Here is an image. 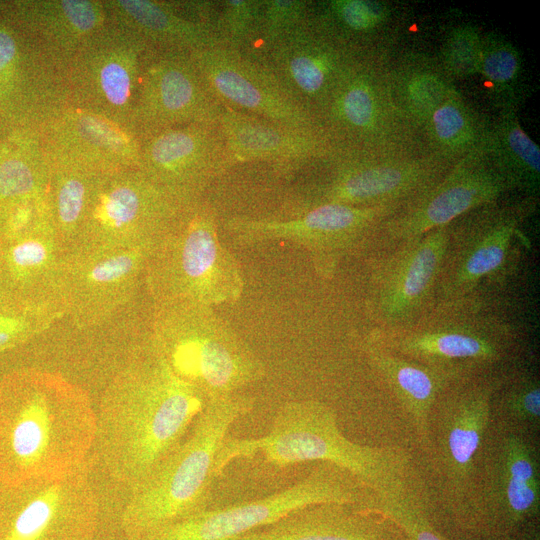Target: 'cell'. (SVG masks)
Masks as SVG:
<instances>
[{"label":"cell","instance_id":"33","mask_svg":"<svg viewBox=\"0 0 540 540\" xmlns=\"http://www.w3.org/2000/svg\"><path fill=\"white\" fill-rule=\"evenodd\" d=\"M50 174L41 131L6 129L0 140V212L24 202L46 201Z\"/></svg>","mask_w":540,"mask_h":540},{"label":"cell","instance_id":"39","mask_svg":"<svg viewBox=\"0 0 540 540\" xmlns=\"http://www.w3.org/2000/svg\"><path fill=\"white\" fill-rule=\"evenodd\" d=\"M368 510L393 522L408 540H458L437 523L416 496L408 494L404 484L377 494Z\"/></svg>","mask_w":540,"mask_h":540},{"label":"cell","instance_id":"45","mask_svg":"<svg viewBox=\"0 0 540 540\" xmlns=\"http://www.w3.org/2000/svg\"><path fill=\"white\" fill-rule=\"evenodd\" d=\"M515 540H540L538 530L535 526L525 529Z\"/></svg>","mask_w":540,"mask_h":540},{"label":"cell","instance_id":"16","mask_svg":"<svg viewBox=\"0 0 540 540\" xmlns=\"http://www.w3.org/2000/svg\"><path fill=\"white\" fill-rule=\"evenodd\" d=\"M68 107L67 62L0 14V121L42 131Z\"/></svg>","mask_w":540,"mask_h":540},{"label":"cell","instance_id":"8","mask_svg":"<svg viewBox=\"0 0 540 540\" xmlns=\"http://www.w3.org/2000/svg\"><path fill=\"white\" fill-rule=\"evenodd\" d=\"M144 285L152 305L234 304L244 292L242 268L219 239L214 209L199 201L151 252Z\"/></svg>","mask_w":540,"mask_h":540},{"label":"cell","instance_id":"7","mask_svg":"<svg viewBox=\"0 0 540 540\" xmlns=\"http://www.w3.org/2000/svg\"><path fill=\"white\" fill-rule=\"evenodd\" d=\"M367 339L461 381L504 359L516 335L487 303L434 302L411 324L376 329Z\"/></svg>","mask_w":540,"mask_h":540},{"label":"cell","instance_id":"23","mask_svg":"<svg viewBox=\"0 0 540 540\" xmlns=\"http://www.w3.org/2000/svg\"><path fill=\"white\" fill-rule=\"evenodd\" d=\"M510 192L484 153L456 162L432 186L388 217L380 234L400 242L454 222Z\"/></svg>","mask_w":540,"mask_h":540},{"label":"cell","instance_id":"14","mask_svg":"<svg viewBox=\"0 0 540 540\" xmlns=\"http://www.w3.org/2000/svg\"><path fill=\"white\" fill-rule=\"evenodd\" d=\"M90 465L56 478L0 485V540H93L99 502Z\"/></svg>","mask_w":540,"mask_h":540},{"label":"cell","instance_id":"38","mask_svg":"<svg viewBox=\"0 0 540 540\" xmlns=\"http://www.w3.org/2000/svg\"><path fill=\"white\" fill-rule=\"evenodd\" d=\"M478 75L497 111L519 110L527 97V84L521 53L505 36L483 32Z\"/></svg>","mask_w":540,"mask_h":540},{"label":"cell","instance_id":"3","mask_svg":"<svg viewBox=\"0 0 540 540\" xmlns=\"http://www.w3.org/2000/svg\"><path fill=\"white\" fill-rule=\"evenodd\" d=\"M258 453L280 468L311 461L333 465L376 495L404 483L403 455L351 441L340 430L334 410L317 400L281 404L270 430L261 437H227L215 459V478L234 459L251 458Z\"/></svg>","mask_w":540,"mask_h":540},{"label":"cell","instance_id":"28","mask_svg":"<svg viewBox=\"0 0 540 540\" xmlns=\"http://www.w3.org/2000/svg\"><path fill=\"white\" fill-rule=\"evenodd\" d=\"M3 14L66 62L112 23L103 0H14Z\"/></svg>","mask_w":540,"mask_h":540},{"label":"cell","instance_id":"15","mask_svg":"<svg viewBox=\"0 0 540 540\" xmlns=\"http://www.w3.org/2000/svg\"><path fill=\"white\" fill-rule=\"evenodd\" d=\"M149 49L133 33L111 23L67 62L70 107L99 115L135 134Z\"/></svg>","mask_w":540,"mask_h":540},{"label":"cell","instance_id":"20","mask_svg":"<svg viewBox=\"0 0 540 540\" xmlns=\"http://www.w3.org/2000/svg\"><path fill=\"white\" fill-rule=\"evenodd\" d=\"M222 110L190 51L149 49L135 120L140 140L179 126L219 123Z\"/></svg>","mask_w":540,"mask_h":540},{"label":"cell","instance_id":"9","mask_svg":"<svg viewBox=\"0 0 540 540\" xmlns=\"http://www.w3.org/2000/svg\"><path fill=\"white\" fill-rule=\"evenodd\" d=\"M538 196L503 199L474 209L449 224V241L434 302L487 303L519 261L515 242L536 211Z\"/></svg>","mask_w":540,"mask_h":540},{"label":"cell","instance_id":"22","mask_svg":"<svg viewBox=\"0 0 540 540\" xmlns=\"http://www.w3.org/2000/svg\"><path fill=\"white\" fill-rule=\"evenodd\" d=\"M219 123H200L160 131L140 140L137 170L147 179L190 202L230 167Z\"/></svg>","mask_w":540,"mask_h":540},{"label":"cell","instance_id":"35","mask_svg":"<svg viewBox=\"0 0 540 540\" xmlns=\"http://www.w3.org/2000/svg\"><path fill=\"white\" fill-rule=\"evenodd\" d=\"M491 118L456 88L432 111L420 129L425 149L451 164L484 153Z\"/></svg>","mask_w":540,"mask_h":540},{"label":"cell","instance_id":"6","mask_svg":"<svg viewBox=\"0 0 540 540\" xmlns=\"http://www.w3.org/2000/svg\"><path fill=\"white\" fill-rule=\"evenodd\" d=\"M453 165L424 146L382 152L335 151L313 165V178L288 197L284 216L321 204L399 210Z\"/></svg>","mask_w":540,"mask_h":540},{"label":"cell","instance_id":"19","mask_svg":"<svg viewBox=\"0 0 540 540\" xmlns=\"http://www.w3.org/2000/svg\"><path fill=\"white\" fill-rule=\"evenodd\" d=\"M191 55L223 105L280 125L323 130L316 115L256 55L218 43Z\"/></svg>","mask_w":540,"mask_h":540},{"label":"cell","instance_id":"12","mask_svg":"<svg viewBox=\"0 0 540 540\" xmlns=\"http://www.w3.org/2000/svg\"><path fill=\"white\" fill-rule=\"evenodd\" d=\"M362 485L330 464L268 496L218 508H206L126 540H237L246 533L307 506L361 504Z\"/></svg>","mask_w":540,"mask_h":540},{"label":"cell","instance_id":"46","mask_svg":"<svg viewBox=\"0 0 540 540\" xmlns=\"http://www.w3.org/2000/svg\"><path fill=\"white\" fill-rule=\"evenodd\" d=\"M12 301H15V299L7 291L0 274V306L8 304Z\"/></svg>","mask_w":540,"mask_h":540},{"label":"cell","instance_id":"24","mask_svg":"<svg viewBox=\"0 0 540 540\" xmlns=\"http://www.w3.org/2000/svg\"><path fill=\"white\" fill-rule=\"evenodd\" d=\"M291 94L318 118L331 94L361 56L310 24L261 51ZM319 120V119H318Z\"/></svg>","mask_w":540,"mask_h":540},{"label":"cell","instance_id":"4","mask_svg":"<svg viewBox=\"0 0 540 540\" xmlns=\"http://www.w3.org/2000/svg\"><path fill=\"white\" fill-rule=\"evenodd\" d=\"M254 404L240 392L207 400L184 440L128 490L120 517L126 539L208 508L217 453L231 426Z\"/></svg>","mask_w":540,"mask_h":540},{"label":"cell","instance_id":"41","mask_svg":"<svg viewBox=\"0 0 540 540\" xmlns=\"http://www.w3.org/2000/svg\"><path fill=\"white\" fill-rule=\"evenodd\" d=\"M482 39V29L470 22L457 23L448 28L436 56L452 80L478 75Z\"/></svg>","mask_w":540,"mask_h":540},{"label":"cell","instance_id":"5","mask_svg":"<svg viewBox=\"0 0 540 540\" xmlns=\"http://www.w3.org/2000/svg\"><path fill=\"white\" fill-rule=\"evenodd\" d=\"M150 338L173 372L207 399L237 393L266 375L263 361L211 306L153 305Z\"/></svg>","mask_w":540,"mask_h":540},{"label":"cell","instance_id":"37","mask_svg":"<svg viewBox=\"0 0 540 540\" xmlns=\"http://www.w3.org/2000/svg\"><path fill=\"white\" fill-rule=\"evenodd\" d=\"M48 210L52 228L65 252L75 245L99 172L70 163L51 161Z\"/></svg>","mask_w":540,"mask_h":540},{"label":"cell","instance_id":"21","mask_svg":"<svg viewBox=\"0 0 540 540\" xmlns=\"http://www.w3.org/2000/svg\"><path fill=\"white\" fill-rule=\"evenodd\" d=\"M499 378L476 376L451 385L437 401L434 424L440 473L454 494L448 505L447 523L459 512L463 494L472 485L475 459L489 425Z\"/></svg>","mask_w":540,"mask_h":540},{"label":"cell","instance_id":"43","mask_svg":"<svg viewBox=\"0 0 540 540\" xmlns=\"http://www.w3.org/2000/svg\"><path fill=\"white\" fill-rule=\"evenodd\" d=\"M311 1L262 0L257 42L261 51L309 25Z\"/></svg>","mask_w":540,"mask_h":540},{"label":"cell","instance_id":"10","mask_svg":"<svg viewBox=\"0 0 540 540\" xmlns=\"http://www.w3.org/2000/svg\"><path fill=\"white\" fill-rule=\"evenodd\" d=\"M198 202L170 193L137 169L104 174L95 186L77 240L69 252L155 247L186 219Z\"/></svg>","mask_w":540,"mask_h":540},{"label":"cell","instance_id":"1","mask_svg":"<svg viewBox=\"0 0 540 540\" xmlns=\"http://www.w3.org/2000/svg\"><path fill=\"white\" fill-rule=\"evenodd\" d=\"M207 400L173 372L149 332L104 389L93 456L129 490L184 440Z\"/></svg>","mask_w":540,"mask_h":540},{"label":"cell","instance_id":"31","mask_svg":"<svg viewBox=\"0 0 540 540\" xmlns=\"http://www.w3.org/2000/svg\"><path fill=\"white\" fill-rule=\"evenodd\" d=\"M111 22L153 49L193 51L216 43L214 26L188 17L177 2L103 0Z\"/></svg>","mask_w":540,"mask_h":540},{"label":"cell","instance_id":"13","mask_svg":"<svg viewBox=\"0 0 540 540\" xmlns=\"http://www.w3.org/2000/svg\"><path fill=\"white\" fill-rule=\"evenodd\" d=\"M398 209L321 204L292 215L258 218L234 216L224 228L241 246L273 241L298 245L309 255L316 273L330 279L340 262L380 229Z\"/></svg>","mask_w":540,"mask_h":540},{"label":"cell","instance_id":"36","mask_svg":"<svg viewBox=\"0 0 540 540\" xmlns=\"http://www.w3.org/2000/svg\"><path fill=\"white\" fill-rule=\"evenodd\" d=\"M484 154L510 192L538 196L540 149L523 129L517 110L497 111L491 118Z\"/></svg>","mask_w":540,"mask_h":540},{"label":"cell","instance_id":"2","mask_svg":"<svg viewBox=\"0 0 540 540\" xmlns=\"http://www.w3.org/2000/svg\"><path fill=\"white\" fill-rule=\"evenodd\" d=\"M96 408L81 386L34 368L0 381V485L67 475L92 461Z\"/></svg>","mask_w":540,"mask_h":540},{"label":"cell","instance_id":"40","mask_svg":"<svg viewBox=\"0 0 540 540\" xmlns=\"http://www.w3.org/2000/svg\"><path fill=\"white\" fill-rule=\"evenodd\" d=\"M64 312L53 305L12 301L0 306V353L43 333Z\"/></svg>","mask_w":540,"mask_h":540},{"label":"cell","instance_id":"25","mask_svg":"<svg viewBox=\"0 0 540 540\" xmlns=\"http://www.w3.org/2000/svg\"><path fill=\"white\" fill-rule=\"evenodd\" d=\"M51 161L101 174L137 169L140 139L99 115L68 107L41 131Z\"/></svg>","mask_w":540,"mask_h":540},{"label":"cell","instance_id":"30","mask_svg":"<svg viewBox=\"0 0 540 540\" xmlns=\"http://www.w3.org/2000/svg\"><path fill=\"white\" fill-rule=\"evenodd\" d=\"M237 540H408L384 516L325 503L295 510Z\"/></svg>","mask_w":540,"mask_h":540},{"label":"cell","instance_id":"11","mask_svg":"<svg viewBox=\"0 0 540 540\" xmlns=\"http://www.w3.org/2000/svg\"><path fill=\"white\" fill-rule=\"evenodd\" d=\"M389 57L359 60L319 112L321 127L335 151L382 152L424 146L420 131L392 95Z\"/></svg>","mask_w":540,"mask_h":540},{"label":"cell","instance_id":"47","mask_svg":"<svg viewBox=\"0 0 540 540\" xmlns=\"http://www.w3.org/2000/svg\"><path fill=\"white\" fill-rule=\"evenodd\" d=\"M7 2H0V14H2L6 9Z\"/></svg>","mask_w":540,"mask_h":540},{"label":"cell","instance_id":"27","mask_svg":"<svg viewBox=\"0 0 540 540\" xmlns=\"http://www.w3.org/2000/svg\"><path fill=\"white\" fill-rule=\"evenodd\" d=\"M408 7L380 0L311 1L309 24L364 57H389L409 27Z\"/></svg>","mask_w":540,"mask_h":540},{"label":"cell","instance_id":"44","mask_svg":"<svg viewBox=\"0 0 540 540\" xmlns=\"http://www.w3.org/2000/svg\"><path fill=\"white\" fill-rule=\"evenodd\" d=\"M504 409L515 420L536 424L540 418V386L532 377L524 376L509 384L504 391Z\"/></svg>","mask_w":540,"mask_h":540},{"label":"cell","instance_id":"26","mask_svg":"<svg viewBox=\"0 0 540 540\" xmlns=\"http://www.w3.org/2000/svg\"><path fill=\"white\" fill-rule=\"evenodd\" d=\"M231 165L267 161L290 173L335 150L323 130L296 129L223 105L219 118Z\"/></svg>","mask_w":540,"mask_h":540},{"label":"cell","instance_id":"29","mask_svg":"<svg viewBox=\"0 0 540 540\" xmlns=\"http://www.w3.org/2000/svg\"><path fill=\"white\" fill-rule=\"evenodd\" d=\"M65 255L50 222L0 242V274L7 291L15 300L53 305L64 312L59 287Z\"/></svg>","mask_w":540,"mask_h":540},{"label":"cell","instance_id":"32","mask_svg":"<svg viewBox=\"0 0 540 540\" xmlns=\"http://www.w3.org/2000/svg\"><path fill=\"white\" fill-rule=\"evenodd\" d=\"M364 349L409 415L420 440L428 443L432 411L441 395L458 380L448 372L395 354L369 339Z\"/></svg>","mask_w":540,"mask_h":540},{"label":"cell","instance_id":"34","mask_svg":"<svg viewBox=\"0 0 540 540\" xmlns=\"http://www.w3.org/2000/svg\"><path fill=\"white\" fill-rule=\"evenodd\" d=\"M387 74L395 102L419 131L456 88L437 56L424 51L399 49L388 58Z\"/></svg>","mask_w":540,"mask_h":540},{"label":"cell","instance_id":"42","mask_svg":"<svg viewBox=\"0 0 540 540\" xmlns=\"http://www.w3.org/2000/svg\"><path fill=\"white\" fill-rule=\"evenodd\" d=\"M262 0H225L217 12L216 43L246 51L256 43Z\"/></svg>","mask_w":540,"mask_h":540},{"label":"cell","instance_id":"17","mask_svg":"<svg viewBox=\"0 0 540 540\" xmlns=\"http://www.w3.org/2000/svg\"><path fill=\"white\" fill-rule=\"evenodd\" d=\"M155 247L66 253L59 287L65 316L76 327L84 328L108 322L125 312L144 285L146 265Z\"/></svg>","mask_w":540,"mask_h":540},{"label":"cell","instance_id":"18","mask_svg":"<svg viewBox=\"0 0 540 540\" xmlns=\"http://www.w3.org/2000/svg\"><path fill=\"white\" fill-rule=\"evenodd\" d=\"M449 241V225L397 242L376 262L369 281L368 307L382 330L407 326L434 301Z\"/></svg>","mask_w":540,"mask_h":540}]
</instances>
